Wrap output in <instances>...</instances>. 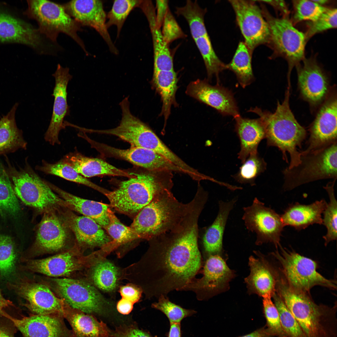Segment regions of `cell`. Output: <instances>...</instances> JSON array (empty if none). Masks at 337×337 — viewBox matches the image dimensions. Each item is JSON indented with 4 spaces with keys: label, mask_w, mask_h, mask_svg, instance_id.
I'll list each match as a JSON object with an SVG mask.
<instances>
[{
    "label": "cell",
    "mask_w": 337,
    "mask_h": 337,
    "mask_svg": "<svg viewBox=\"0 0 337 337\" xmlns=\"http://www.w3.org/2000/svg\"><path fill=\"white\" fill-rule=\"evenodd\" d=\"M198 220L151 239L140 259L123 268V279L139 287L148 299L182 291L201 267Z\"/></svg>",
    "instance_id": "obj_1"
},
{
    "label": "cell",
    "mask_w": 337,
    "mask_h": 337,
    "mask_svg": "<svg viewBox=\"0 0 337 337\" xmlns=\"http://www.w3.org/2000/svg\"><path fill=\"white\" fill-rule=\"evenodd\" d=\"M201 200L196 194L188 203L179 202L170 190L156 196L135 216L130 227L141 238L151 240L178 230L187 224Z\"/></svg>",
    "instance_id": "obj_2"
},
{
    "label": "cell",
    "mask_w": 337,
    "mask_h": 337,
    "mask_svg": "<svg viewBox=\"0 0 337 337\" xmlns=\"http://www.w3.org/2000/svg\"><path fill=\"white\" fill-rule=\"evenodd\" d=\"M276 291L305 337H337L336 304L332 307L317 304L307 294L293 289L282 278L277 281Z\"/></svg>",
    "instance_id": "obj_3"
},
{
    "label": "cell",
    "mask_w": 337,
    "mask_h": 337,
    "mask_svg": "<svg viewBox=\"0 0 337 337\" xmlns=\"http://www.w3.org/2000/svg\"><path fill=\"white\" fill-rule=\"evenodd\" d=\"M290 90L288 88L283 102H277L274 113L262 110L258 107L248 110L257 115L264 123L267 145L278 148L287 163V154L289 155L290 161L287 167L289 168L300 164V152L297 148H301L306 136V130L297 121L290 109Z\"/></svg>",
    "instance_id": "obj_4"
},
{
    "label": "cell",
    "mask_w": 337,
    "mask_h": 337,
    "mask_svg": "<svg viewBox=\"0 0 337 337\" xmlns=\"http://www.w3.org/2000/svg\"><path fill=\"white\" fill-rule=\"evenodd\" d=\"M148 172L135 173L134 177L121 182L116 189L105 193L110 206L120 212L135 216L157 195L171 190V179L163 176L168 172Z\"/></svg>",
    "instance_id": "obj_5"
},
{
    "label": "cell",
    "mask_w": 337,
    "mask_h": 337,
    "mask_svg": "<svg viewBox=\"0 0 337 337\" xmlns=\"http://www.w3.org/2000/svg\"><path fill=\"white\" fill-rule=\"evenodd\" d=\"M7 162L6 170L14 191L24 204L44 213L61 207L68 208L66 202L56 194L28 164L17 169Z\"/></svg>",
    "instance_id": "obj_6"
},
{
    "label": "cell",
    "mask_w": 337,
    "mask_h": 337,
    "mask_svg": "<svg viewBox=\"0 0 337 337\" xmlns=\"http://www.w3.org/2000/svg\"><path fill=\"white\" fill-rule=\"evenodd\" d=\"M337 142L306 154H300V162L283 171V188L289 191L316 180L337 178Z\"/></svg>",
    "instance_id": "obj_7"
},
{
    "label": "cell",
    "mask_w": 337,
    "mask_h": 337,
    "mask_svg": "<svg viewBox=\"0 0 337 337\" xmlns=\"http://www.w3.org/2000/svg\"><path fill=\"white\" fill-rule=\"evenodd\" d=\"M25 12L30 18L35 20L38 30L52 41L56 42L60 33L71 38L87 55L85 45L77 33L81 25L66 12L64 6L46 0L27 1Z\"/></svg>",
    "instance_id": "obj_8"
},
{
    "label": "cell",
    "mask_w": 337,
    "mask_h": 337,
    "mask_svg": "<svg viewBox=\"0 0 337 337\" xmlns=\"http://www.w3.org/2000/svg\"><path fill=\"white\" fill-rule=\"evenodd\" d=\"M279 247L280 252L277 249L271 255L279 262L285 280L292 288L306 294L315 286L336 289V281L326 278L317 271L315 261L284 249L281 245Z\"/></svg>",
    "instance_id": "obj_9"
},
{
    "label": "cell",
    "mask_w": 337,
    "mask_h": 337,
    "mask_svg": "<svg viewBox=\"0 0 337 337\" xmlns=\"http://www.w3.org/2000/svg\"><path fill=\"white\" fill-rule=\"evenodd\" d=\"M54 282L63 300L73 309L95 316L108 315L115 310L114 302L90 282L67 278H56Z\"/></svg>",
    "instance_id": "obj_10"
},
{
    "label": "cell",
    "mask_w": 337,
    "mask_h": 337,
    "mask_svg": "<svg viewBox=\"0 0 337 337\" xmlns=\"http://www.w3.org/2000/svg\"><path fill=\"white\" fill-rule=\"evenodd\" d=\"M261 11L270 29L269 43H271L274 49L288 61V83H290L292 68L304 59L306 41L305 34L295 28L287 17H274L264 7Z\"/></svg>",
    "instance_id": "obj_11"
},
{
    "label": "cell",
    "mask_w": 337,
    "mask_h": 337,
    "mask_svg": "<svg viewBox=\"0 0 337 337\" xmlns=\"http://www.w3.org/2000/svg\"><path fill=\"white\" fill-rule=\"evenodd\" d=\"M243 209L242 219L247 229L256 233L255 244L271 243L278 249L285 227L281 215L256 197L251 205Z\"/></svg>",
    "instance_id": "obj_12"
},
{
    "label": "cell",
    "mask_w": 337,
    "mask_h": 337,
    "mask_svg": "<svg viewBox=\"0 0 337 337\" xmlns=\"http://www.w3.org/2000/svg\"><path fill=\"white\" fill-rule=\"evenodd\" d=\"M224 257L219 255L208 256L204 266L203 277L194 278L182 290L194 292L200 300H208L227 291L230 282L236 274L228 267Z\"/></svg>",
    "instance_id": "obj_13"
},
{
    "label": "cell",
    "mask_w": 337,
    "mask_h": 337,
    "mask_svg": "<svg viewBox=\"0 0 337 337\" xmlns=\"http://www.w3.org/2000/svg\"><path fill=\"white\" fill-rule=\"evenodd\" d=\"M229 2L244 42L252 55L257 46L269 43L270 32L268 24L255 1L232 0Z\"/></svg>",
    "instance_id": "obj_14"
},
{
    "label": "cell",
    "mask_w": 337,
    "mask_h": 337,
    "mask_svg": "<svg viewBox=\"0 0 337 337\" xmlns=\"http://www.w3.org/2000/svg\"><path fill=\"white\" fill-rule=\"evenodd\" d=\"M93 147L105 156L126 160L150 172H180V169L159 154L144 148L131 146L121 149L92 141Z\"/></svg>",
    "instance_id": "obj_15"
},
{
    "label": "cell",
    "mask_w": 337,
    "mask_h": 337,
    "mask_svg": "<svg viewBox=\"0 0 337 337\" xmlns=\"http://www.w3.org/2000/svg\"><path fill=\"white\" fill-rule=\"evenodd\" d=\"M337 99L329 97L322 105L309 129L307 147L301 154L327 146L337 142Z\"/></svg>",
    "instance_id": "obj_16"
},
{
    "label": "cell",
    "mask_w": 337,
    "mask_h": 337,
    "mask_svg": "<svg viewBox=\"0 0 337 337\" xmlns=\"http://www.w3.org/2000/svg\"><path fill=\"white\" fill-rule=\"evenodd\" d=\"M63 6L68 13L81 26L94 29L105 42L112 53H118L108 31L106 15L101 1L74 0Z\"/></svg>",
    "instance_id": "obj_17"
},
{
    "label": "cell",
    "mask_w": 337,
    "mask_h": 337,
    "mask_svg": "<svg viewBox=\"0 0 337 337\" xmlns=\"http://www.w3.org/2000/svg\"><path fill=\"white\" fill-rule=\"evenodd\" d=\"M68 67L60 64L57 65L56 70L52 74L55 79V85L52 95L54 97L53 111L50 124L45 134V140L52 145L60 144L59 135L65 128V117L70 115V107L67 104V86L72 78Z\"/></svg>",
    "instance_id": "obj_18"
},
{
    "label": "cell",
    "mask_w": 337,
    "mask_h": 337,
    "mask_svg": "<svg viewBox=\"0 0 337 337\" xmlns=\"http://www.w3.org/2000/svg\"><path fill=\"white\" fill-rule=\"evenodd\" d=\"M186 93L214 108L223 115L232 116L234 118L240 115L232 93L219 84L213 86L207 80L198 79L190 83Z\"/></svg>",
    "instance_id": "obj_19"
},
{
    "label": "cell",
    "mask_w": 337,
    "mask_h": 337,
    "mask_svg": "<svg viewBox=\"0 0 337 337\" xmlns=\"http://www.w3.org/2000/svg\"><path fill=\"white\" fill-rule=\"evenodd\" d=\"M8 318L23 337H70L71 334L61 313L34 314L20 319L10 315Z\"/></svg>",
    "instance_id": "obj_20"
},
{
    "label": "cell",
    "mask_w": 337,
    "mask_h": 337,
    "mask_svg": "<svg viewBox=\"0 0 337 337\" xmlns=\"http://www.w3.org/2000/svg\"><path fill=\"white\" fill-rule=\"evenodd\" d=\"M13 286L15 291L26 301L25 306L35 314H63L65 302L57 297L47 286L27 281Z\"/></svg>",
    "instance_id": "obj_21"
},
{
    "label": "cell",
    "mask_w": 337,
    "mask_h": 337,
    "mask_svg": "<svg viewBox=\"0 0 337 337\" xmlns=\"http://www.w3.org/2000/svg\"><path fill=\"white\" fill-rule=\"evenodd\" d=\"M92 258L83 257L76 249L47 258L28 261L26 264L30 270L51 277L68 276L85 266H89Z\"/></svg>",
    "instance_id": "obj_22"
},
{
    "label": "cell",
    "mask_w": 337,
    "mask_h": 337,
    "mask_svg": "<svg viewBox=\"0 0 337 337\" xmlns=\"http://www.w3.org/2000/svg\"><path fill=\"white\" fill-rule=\"evenodd\" d=\"M52 210L44 213L38 225L34 247L43 252L58 251L65 246L69 228L62 217Z\"/></svg>",
    "instance_id": "obj_23"
},
{
    "label": "cell",
    "mask_w": 337,
    "mask_h": 337,
    "mask_svg": "<svg viewBox=\"0 0 337 337\" xmlns=\"http://www.w3.org/2000/svg\"><path fill=\"white\" fill-rule=\"evenodd\" d=\"M303 60L302 65H297L299 87L303 97L310 104L316 105L326 97L329 90V81L314 60Z\"/></svg>",
    "instance_id": "obj_24"
},
{
    "label": "cell",
    "mask_w": 337,
    "mask_h": 337,
    "mask_svg": "<svg viewBox=\"0 0 337 337\" xmlns=\"http://www.w3.org/2000/svg\"><path fill=\"white\" fill-rule=\"evenodd\" d=\"M249 259V275L244 279L248 293L265 297H272L276 291L277 272L265 255L258 251Z\"/></svg>",
    "instance_id": "obj_25"
},
{
    "label": "cell",
    "mask_w": 337,
    "mask_h": 337,
    "mask_svg": "<svg viewBox=\"0 0 337 337\" xmlns=\"http://www.w3.org/2000/svg\"><path fill=\"white\" fill-rule=\"evenodd\" d=\"M61 212L63 219L80 246L102 248L112 242L102 227L91 218L78 216L68 210Z\"/></svg>",
    "instance_id": "obj_26"
},
{
    "label": "cell",
    "mask_w": 337,
    "mask_h": 337,
    "mask_svg": "<svg viewBox=\"0 0 337 337\" xmlns=\"http://www.w3.org/2000/svg\"><path fill=\"white\" fill-rule=\"evenodd\" d=\"M98 252L89 266L90 283L101 293L114 295L123 279V269Z\"/></svg>",
    "instance_id": "obj_27"
},
{
    "label": "cell",
    "mask_w": 337,
    "mask_h": 337,
    "mask_svg": "<svg viewBox=\"0 0 337 337\" xmlns=\"http://www.w3.org/2000/svg\"><path fill=\"white\" fill-rule=\"evenodd\" d=\"M41 34L37 29L7 12L0 10V41L17 42L35 49L42 45Z\"/></svg>",
    "instance_id": "obj_28"
},
{
    "label": "cell",
    "mask_w": 337,
    "mask_h": 337,
    "mask_svg": "<svg viewBox=\"0 0 337 337\" xmlns=\"http://www.w3.org/2000/svg\"><path fill=\"white\" fill-rule=\"evenodd\" d=\"M234 118L235 131L240 144L238 157L242 163L250 155L258 152L259 143L265 139V129L260 118L250 119L242 117L240 115Z\"/></svg>",
    "instance_id": "obj_29"
},
{
    "label": "cell",
    "mask_w": 337,
    "mask_h": 337,
    "mask_svg": "<svg viewBox=\"0 0 337 337\" xmlns=\"http://www.w3.org/2000/svg\"><path fill=\"white\" fill-rule=\"evenodd\" d=\"M237 201V197H235L228 201H219L217 215L205 230L203 237V247L208 256L219 255L225 257L223 247L224 233L229 214Z\"/></svg>",
    "instance_id": "obj_30"
},
{
    "label": "cell",
    "mask_w": 337,
    "mask_h": 337,
    "mask_svg": "<svg viewBox=\"0 0 337 337\" xmlns=\"http://www.w3.org/2000/svg\"><path fill=\"white\" fill-rule=\"evenodd\" d=\"M327 203L322 199L308 205L297 202L290 204L281 215L283 223L298 230L314 224H322V214Z\"/></svg>",
    "instance_id": "obj_31"
},
{
    "label": "cell",
    "mask_w": 337,
    "mask_h": 337,
    "mask_svg": "<svg viewBox=\"0 0 337 337\" xmlns=\"http://www.w3.org/2000/svg\"><path fill=\"white\" fill-rule=\"evenodd\" d=\"M64 317L71 326L70 337H109L111 330L95 315L73 309L66 303Z\"/></svg>",
    "instance_id": "obj_32"
},
{
    "label": "cell",
    "mask_w": 337,
    "mask_h": 337,
    "mask_svg": "<svg viewBox=\"0 0 337 337\" xmlns=\"http://www.w3.org/2000/svg\"><path fill=\"white\" fill-rule=\"evenodd\" d=\"M84 177L100 175L133 177L134 173H129L97 158H90L79 152L70 153L63 159Z\"/></svg>",
    "instance_id": "obj_33"
},
{
    "label": "cell",
    "mask_w": 337,
    "mask_h": 337,
    "mask_svg": "<svg viewBox=\"0 0 337 337\" xmlns=\"http://www.w3.org/2000/svg\"><path fill=\"white\" fill-rule=\"evenodd\" d=\"M47 183L53 191L57 193L66 202L69 208L91 218L104 228L109 224L108 210L109 205L81 198L68 193L50 183Z\"/></svg>",
    "instance_id": "obj_34"
},
{
    "label": "cell",
    "mask_w": 337,
    "mask_h": 337,
    "mask_svg": "<svg viewBox=\"0 0 337 337\" xmlns=\"http://www.w3.org/2000/svg\"><path fill=\"white\" fill-rule=\"evenodd\" d=\"M16 103L9 111L0 118V154L26 149L27 142L22 132L17 127L15 114L18 106Z\"/></svg>",
    "instance_id": "obj_35"
},
{
    "label": "cell",
    "mask_w": 337,
    "mask_h": 337,
    "mask_svg": "<svg viewBox=\"0 0 337 337\" xmlns=\"http://www.w3.org/2000/svg\"><path fill=\"white\" fill-rule=\"evenodd\" d=\"M178 81L174 70L154 71L151 83L161 96L163 103L160 115L164 116L165 123L170 115L172 105H177L175 95Z\"/></svg>",
    "instance_id": "obj_36"
},
{
    "label": "cell",
    "mask_w": 337,
    "mask_h": 337,
    "mask_svg": "<svg viewBox=\"0 0 337 337\" xmlns=\"http://www.w3.org/2000/svg\"><path fill=\"white\" fill-rule=\"evenodd\" d=\"M144 13L148 21L152 36L154 51V71L174 70L173 58L168 43L160 28L156 26L154 10H148Z\"/></svg>",
    "instance_id": "obj_37"
},
{
    "label": "cell",
    "mask_w": 337,
    "mask_h": 337,
    "mask_svg": "<svg viewBox=\"0 0 337 337\" xmlns=\"http://www.w3.org/2000/svg\"><path fill=\"white\" fill-rule=\"evenodd\" d=\"M252 54L244 42H240L226 69L233 72L241 86L244 88L254 80L251 64Z\"/></svg>",
    "instance_id": "obj_38"
},
{
    "label": "cell",
    "mask_w": 337,
    "mask_h": 337,
    "mask_svg": "<svg viewBox=\"0 0 337 337\" xmlns=\"http://www.w3.org/2000/svg\"><path fill=\"white\" fill-rule=\"evenodd\" d=\"M36 168L45 174L57 176L66 180L86 185L104 194L109 192L82 176L63 159L53 164L43 160L41 165L37 166Z\"/></svg>",
    "instance_id": "obj_39"
},
{
    "label": "cell",
    "mask_w": 337,
    "mask_h": 337,
    "mask_svg": "<svg viewBox=\"0 0 337 337\" xmlns=\"http://www.w3.org/2000/svg\"><path fill=\"white\" fill-rule=\"evenodd\" d=\"M206 10L201 8L196 1H187L185 5L177 7L175 13L183 17L189 25L191 33L195 40L208 36L204 22Z\"/></svg>",
    "instance_id": "obj_40"
},
{
    "label": "cell",
    "mask_w": 337,
    "mask_h": 337,
    "mask_svg": "<svg viewBox=\"0 0 337 337\" xmlns=\"http://www.w3.org/2000/svg\"><path fill=\"white\" fill-rule=\"evenodd\" d=\"M20 210V204L10 178L0 161V215L15 216Z\"/></svg>",
    "instance_id": "obj_41"
},
{
    "label": "cell",
    "mask_w": 337,
    "mask_h": 337,
    "mask_svg": "<svg viewBox=\"0 0 337 337\" xmlns=\"http://www.w3.org/2000/svg\"><path fill=\"white\" fill-rule=\"evenodd\" d=\"M337 178L327 183L324 187L328 194L329 201L323 212L322 224L327 229L326 234L323 237L325 245L336 240L337 238V204L334 192V186Z\"/></svg>",
    "instance_id": "obj_42"
},
{
    "label": "cell",
    "mask_w": 337,
    "mask_h": 337,
    "mask_svg": "<svg viewBox=\"0 0 337 337\" xmlns=\"http://www.w3.org/2000/svg\"><path fill=\"white\" fill-rule=\"evenodd\" d=\"M267 164L258 152L250 155L242 163L237 172L232 177L238 183L256 185V178L266 170Z\"/></svg>",
    "instance_id": "obj_43"
},
{
    "label": "cell",
    "mask_w": 337,
    "mask_h": 337,
    "mask_svg": "<svg viewBox=\"0 0 337 337\" xmlns=\"http://www.w3.org/2000/svg\"><path fill=\"white\" fill-rule=\"evenodd\" d=\"M203 60L208 78L215 75L217 84H219V73L226 69V65L216 54L208 36L200 37L194 40Z\"/></svg>",
    "instance_id": "obj_44"
},
{
    "label": "cell",
    "mask_w": 337,
    "mask_h": 337,
    "mask_svg": "<svg viewBox=\"0 0 337 337\" xmlns=\"http://www.w3.org/2000/svg\"><path fill=\"white\" fill-rule=\"evenodd\" d=\"M142 1L137 0L114 1L107 16L108 20L106 22V26L108 28L112 26H115L117 27V36H119L128 16L134 7L139 6Z\"/></svg>",
    "instance_id": "obj_45"
},
{
    "label": "cell",
    "mask_w": 337,
    "mask_h": 337,
    "mask_svg": "<svg viewBox=\"0 0 337 337\" xmlns=\"http://www.w3.org/2000/svg\"><path fill=\"white\" fill-rule=\"evenodd\" d=\"M109 224L104 229L113 240L115 245H121L137 239L141 238L130 227L122 223L110 208L108 210Z\"/></svg>",
    "instance_id": "obj_46"
},
{
    "label": "cell",
    "mask_w": 337,
    "mask_h": 337,
    "mask_svg": "<svg viewBox=\"0 0 337 337\" xmlns=\"http://www.w3.org/2000/svg\"><path fill=\"white\" fill-rule=\"evenodd\" d=\"M272 297L279 313L282 328L287 337H305L298 323L280 295L276 292Z\"/></svg>",
    "instance_id": "obj_47"
},
{
    "label": "cell",
    "mask_w": 337,
    "mask_h": 337,
    "mask_svg": "<svg viewBox=\"0 0 337 337\" xmlns=\"http://www.w3.org/2000/svg\"><path fill=\"white\" fill-rule=\"evenodd\" d=\"M16 258L15 247L12 238L7 235L0 234V273L2 276L7 277L12 273Z\"/></svg>",
    "instance_id": "obj_48"
},
{
    "label": "cell",
    "mask_w": 337,
    "mask_h": 337,
    "mask_svg": "<svg viewBox=\"0 0 337 337\" xmlns=\"http://www.w3.org/2000/svg\"><path fill=\"white\" fill-rule=\"evenodd\" d=\"M295 9L294 21L295 22L309 20H316L328 8L313 0H299L293 1Z\"/></svg>",
    "instance_id": "obj_49"
},
{
    "label": "cell",
    "mask_w": 337,
    "mask_h": 337,
    "mask_svg": "<svg viewBox=\"0 0 337 337\" xmlns=\"http://www.w3.org/2000/svg\"><path fill=\"white\" fill-rule=\"evenodd\" d=\"M158 302L153 303L152 308L159 310L166 315L170 323H180L184 318L190 316L196 312L192 310L184 309L169 300L167 296L161 295Z\"/></svg>",
    "instance_id": "obj_50"
},
{
    "label": "cell",
    "mask_w": 337,
    "mask_h": 337,
    "mask_svg": "<svg viewBox=\"0 0 337 337\" xmlns=\"http://www.w3.org/2000/svg\"><path fill=\"white\" fill-rule=\"evenodd\" d=\"M271 296L263 297V312L266 320V327L275 337H287L282 328L278 310L272 302Z\"/></svg>",
    "instance_id": "obj_51"
},
{
    "label": "cell",
    "mask_w": 337,
    "mask_h": 337,
    "mask_svg": "<svg viewBox=\"0 0 337 337\" xmlns=\"http://www.w3.org/2000/svg\"><path fill=\"white\" fill-rule=\"evenodd\" d=\"M306 40L315 34L337 27V9L328 8L316 20L310 22Z\"/></svg>",
    "instance_id": "obj_52"
},
{
    "label": "cell",
    "mask_w": 337,
    "mask_h": 337,
    "mask_svg": "<svg viewBox=\"0 0 337 337\" xmlns=\"http://www.w3.org/2000/svg\"><path fill=\"white\" fill-rule=\"evenodd\" d=\"M162 25L163 29L162 32L168 44L175 40L185 36L169 9L164 17Z\"/></svg>",
    "instance_id": "obj_53"
},
{
    "label": "cell",
    "mask_w": 337,
    "mask_h": 337,
    "mask_svg": "<svg viewBox=\"0 0 337 337\" xmlns=\"http://www.w3.org/2000/svg\"><path fill=\"white\" fill-rule=\"evenodd\" d=\"M109 337H152L134 325H122L110 331Z\"/></svg>",
    "instance_id": "obj_54"
},
{
    "label": "cell",
    "mask_w": 337,
    "mask_h": 337,
    "mask_svg": "<svg viewBox=\"0 0 337 337\" xmlns=\"http://www.w3.org/2000/svg\"><path fill=\"white\" fill-rule=\"evenodd\" d=\"M118 291L122 298L128 300L134 304L139 301L143 293L139 287L130 283L120 286Z\"/></svg>",
    "instance_id": "obj_55"
},
{
    "label": "cell",
    "mask_w": 337,
    "mask_h": 337,
    "mask_svg": "<svg viewBox=\"0 0 337 337\" xmlns=\"http://www.w3.org/2000/svg\"><path fill=\"white\" fill-rule=\"evenodd\" d=\"M16 327L9 319L0 318V337H14Z\"/></svg>",
    "instance_id": "obj_56"
},
{
    "label": "cell",
    "mask_w": 337,
    "mask_h": 337,
    "mask_svg": "<svg viewBox=\"0 0 337 337\" xmlns=\"http://www.w3.org/2000/svg\"><path fill=\"white\" fill-rule=\"evenodd\" d=\"M167 1H156L157 14L156 15V26L159 28L163 23L164 17L168 9Z\"/></svg>",
    "instance_id": "obj_57"
},
{
    "label": "cell",
    "mask_w": 337,
    "mask_h": 337,
    "mask_svg": "<svg viewBox=\"0 0 337 337\" xmlns=\"http://www.w3.org/2000/svg\"><path fill=\"white\" fill-rule=\"evenodd\" d=\"M134 304L130 301L122 298L117 302L116 308L117 311L120 313L127 315L132 311Z\"/></svg>",
    "instance_id": "obj_58"
},
{
    "label": "cell",
    "mask_w": 337,
    "mask_h": 337,
    "mask_svg": "<svg viewBox=\"0 0 337 337\" xmlns=\"http://www.w3.org/2000/svg\"><path fill=\"white\" fill-rule=\"evenodd\" d=\"M272 332L266 326L248 334L239 337H274Z\"/></svg>",
    "instance_id": "obj_59"
},
{
    "label": "cell",
    "mask_w": 337,
    "mask_h": 337,
    "mask_svg": "<svg viewBox=\"0 0 337 337\" xmlns=\"http://www.w3.org/2000/svg\"><path fill=\"white\" fill-rule=\"evenodd\" d=\"M14 305L12 302L5 299L0 291V315L7 317L9 315L5 311L7 308Z\"/></svg>",
    "instance_id": "obj_60"
},
{
    "label": "cell",
    "mask_w": 337,
    "mask_h": 337,
    "mask_svg": "<svg viewBox=\"0 0 337 337\" xmlns=\"http://www.w3.org/2000/svg\"><path fill=\"white\" fill-rule=\"evenodd\" d=\"M265 2L271 5L275 8L279 9L285 14L288 12L287 7L285 2L283 0H261L258 1Z\"/></svg>",
    "instance_id": "obj_61"
},
{
    "label": "cell",
    "mask_w": 337,
    "mask_h": 337,
    "mask_svg": "<svg viewBox=\"0 0 337 337\" xmlns=\"http://www.w3.org/2000/svg\"><path fill=\"white\" fill-rule=\"evenodd\" d=\"M168 337H181L180 323H170Z\"/></svg>",
    "instance_id": "obj_62"
},
{
    "label": "cell",
    "mask_w": 337,
    "mask_h": 337,
    "mask_svg": "<svg viewBox=\"0 0 337 337\" xmlns=\"http://www.w3.org/2000/svg\"><path fill=\"white\" fill-rule=\"evenodd\" d=\"M313 1L318 4L322 6L324 4L327 3L329 1L327 0H317Z\"/></svg>",
    "instance_id": "obj_63"
}]
</instances>
